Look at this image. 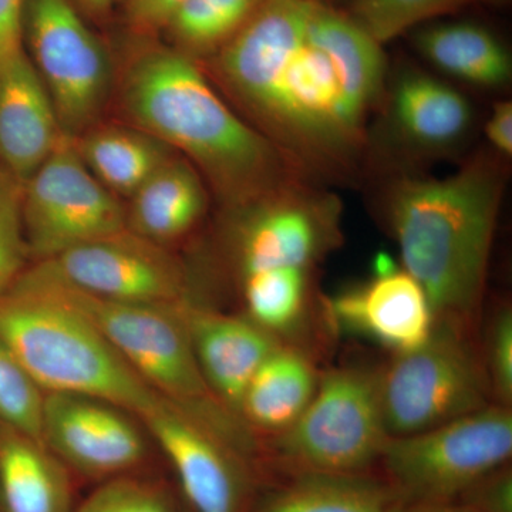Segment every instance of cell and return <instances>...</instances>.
<instances>
[{"instance_id":"34","label":"cell","mask_w":512,"mask_h":512,"mask_svg":"<svg viewBox=\"0 0 512 512\" xmlns=\"http://www.w3.org/2000/svg\"><path fill=\"white\" fill-rule=\"evenodd\" d=\"M491 146L504 158L512 156V103L501 101L494 106L493 113L485 127Z\"/></svg>"},{"instance_id":"33","label":"cell","mask_w":512,"mask_h":512,"mask_svg":"<svg viewBox=\"0 0 512 512\" xmlns=\"http://www.w3.org/2000/svg\"><path fill=\"white\" fill-rule=\"evenodd\" d=\"M183 0H130L128 18L141 30H151L167 25L175 8Z\"/></svg>"},{"instance_id":"25","label":"cell","mask_w":512,"mask_h":512,"mask_svg":"<svg viewBox=\"0 0 512 512\" xmlns=\"http://www.w3.org/2000/svg\"><path fill=\"white\" fill-rule=\"evenodd\" d=\"M477 2L497 0H352L350 18L379 45Z\"/></svg>"},{"instance_id":"27","label":"cell","mask_w":512,"mask_h":512,"mask_svg":"<svg viewBox=\"0 0 512 512\" xmlns=\"http://www.w3.org/2000/svg\"><path fill=\"white\" fill-rule=\"evenodd\" d=\"M45 396L25 367L0 342V420L13 433L43 444Z\"/></svg>"},{"instance_id":"1","label":"cell","mask_w":512,"mask_h":512,"mask_svg":"<svg viewBox=\"0 0 512 512\" xmlns=\"http://www.w3.org/2000/svg\"><path fill=\"white\" fill-rule=\"evenodd\" d=\"M218 70L299 171L348 173L386 80L383 46L326 0H258Z\"/></svg>"},{"instance_id":"37","label":"cell","mask_w":512,"mask_h":512,"mask_svg":"<svg viewBox=\"0 0 512 512\" xmlns=\"http://www.w3.org/2000/svg\"><path fill=\"white\" fill-rule=\"evenodd\" d=\"M326 2L332 3V5H336V3L342 2V0H326Z\"/></svg>"},{"instance_id":"10","label":"cell","mask_w":512,"mask_h":512,"mask_svg":"<svg viewBox=\"0 0 512 512\" xmlns=\"http://www.w3.org/2000/svg\"><path fill=\"white\" fill-rule=\"evenodd\" d=\"M25 40L60 127L69 131L82 128L106 96L110 69L103 46L69 0H26Z\"/></svg>"},{"instance_id":"6","label":"cell","mask_w":512,"mask_h":512,"mask_svg":"<svg viewBox=\"0 0 512 512\" xmlns=\"http://www.w3.org/2000/svg\"><path fill=\"white\" fill-rule=\"evenodd\" d=\"M382 363L349 362L322 370L308 409L262 441V473H376L390 436L380 396Z\"/></svg>"},{"instance_id":"2","label":"cell","mask_w":512,"mask_h":512,"mask_svg":"<svg viewBox=\"0 0 512 512\" xmlns=\"http://www.w3.org/2000/svg\"><path fill=\"white\" fill-rule=\"evenodd\" d=\"M504 184L495 160L477 157L448 177H402L390 187L386 227L434 320L480 332Z\"/></svg>"},{"instance_id":"29","label":"cell","mask_w":512,"mask_h":512,"mask_svg":"<svg viewBox=\"0 0 512 512\" xmlns=\"http://www.w3.org/2000/svg\"><path fill=\"white\" fill-rule=\"evenodd\" d=\"M480 349L495 404H512V308L503 302L481 320Z\"/></svg>"},{"instance_id":"18","label":"cell","mask_w":512,"mask_h":512,"mask_svg":"<svg viewBox=\"0 0 512 512\" xmlns=\"http://www.w3.org/2000/svg\"><path fill=\"white\" fill-rule=\"evenodd\" d=\"M473 116L463 94L423 72L403 73L390 96V126L417 153L439 154L456 147L470 131Z\"/></svg>"},{"instance_id":"35","label":"cell","mask_w":512,"mask_h":512,"mask_svg":"<svg viewBox=\"0 0 512 512\" xmlns=\"http://www.w3.org/2000/svg\"><path fill=\"white\" fill-rule=\"evenodd\" d=\"M390 512H478L460 501H397Z\"/></svg>"},{"instance_id":"8","label":"cell","mask_w":512,"mask_h":512,"mask_svg":"<svg viewBox=\"0 0 512 512\" xmlns=\"http://www.w3.org/2000/svg\"><path fill=\"white\" fill-rule=\"evenodd\" d=\"M512 409L490 404L443 426L390 437L380 476L400 501H456L495 468L510 463Z\"/></svg>"},{"instance_id":"3","label":"cell","mask_w":512,"mask_h":512,"mask_svg":"<svg viewBox=\"0 0 512 512\" xmlns=\"http://www.w3.org/2000/svg\"><path fill=\"white\" fill-rule=\"evenodd\" d=\"M124 103L147 133L194 158L232 200L251 204L299 184L295 164L239 119L181 53L141 56L127 74Z\"/></svg>"},{"instance_id":"21","label":"cell","mask_w":512,"mask_h":512,"mask_svg":"<svg viewBox=\"0 0 512 512\" xmlns=\"http://www.w3.org/2000/svg\"><path fill=\"white\" fill-rule=\"evenodd\" d=\"M417 52L437 70L461 82L498 89L512 77V59L500 37L474 22H437L413 32Z\"/></svg>"},{"instance_id":"17","label":"cell","mask_w":512,"mask_h":512,"mask_svg":"<svg viewBox=\"0 0 512 512\" xmlns=\"http://www.w3.org/2000/svg\"><path fill=\"white\" fill-rule=\"evenodd\" d=\"M62 127L50 94L26 52L0 64V161L26 183L52 154Z\"/></svg>"},{"instance_id":"14","label":"cell","mask_w":512,"mask_h":512,"mask_svg":"<svg viewBox=\"0 0 512 512\" xmlns=\"http://www.w3.org/2000/svg\"><path fill=\"white\" fill-rule=\"evenodd\" d=\"M43 446L82 476H133L147 447L140 431L109 403L69 393H46Z\"/></svg>"},{"instance_id":"19","label":"cell","mask_w":512,"mask_h":512,"mask_svg":"<svg viewBox=\"0 0 512 512\" xmlns=\"http://www.w3.org/2000/svg\"><path fill=\"white\" fill-rule=\"evenodd\" d=\"M322 369L305 350L281 343L249 382L241 419L262 441L291 429L311 404Z\"/></svg>"},{"instance_id":"28","label":"cell","mask_w":512,"mask_h":512,"mask_svg":"<svg viewBox=\"0 0 512 512\" xmlns=\"http://www.w3.org/2000/svg\"><path fill=\"white\" fill-rule=\"evenodd\" d=\"M73 512H180L160 485L136 476L104 481Z\"/></svg>"},{"instance_id":"30","label":"cell","mask_w":512,"mask_h":512,"mask_svg":"<svg viewBox=\"0 0 512 512\" xmlns=\"http://www.w3.org/2000/svg\"><path fill=\"white\" fill-rule=\"evenodd\" d=\"M22 183L0 168V291L15 284L28 248L22 225Z\"/></svg>"},{"instance_id":"31","label":"cell","mask_w":512,"mask_h":512,"mask_svg":"<svg viewBox=\"0 0 512 512\" xmlns=\"http://www.w3.org/2000/svg\"><path fill=\"white\" fill-rule=\"evenodd\" d=\"M456 501L478 512H512V468L507 463L485 474Z\"/></svg>"},{"instance_id":"20","label":"cell","mask_w":512,"mask_h":512,"mask_svg":"<svg viewBox=\"0 0 512 512\" xmlns=\"http://www.w3.org/2000/svg\"><path fill=\"white\" fill-rule=\"evenodd\" d=\"M271 477L274 483L256 491L248 512H390L399 501L379 473L293 471Z\"/></svg>"},{"instance_id":"12","label":"cell","mask_w":512,"mask_h":512,"mask_svg":"<svg viewBox=\"0 0 512 512\" xmlns=\"http://www.w3.org/2000/svg\"><path fill=\"white\" fill-rule=\"evenodd\" d=\"M251 204L235 234L241 278L291 266L315 269L342 242L335 197L299 183Z\"/></svg>"},{"instance_id":"32","label":"cell","mask_w":512,"mask_h":512,"mask_svg":"<svg viewBox=\"0 0 512 512\" xmlns=\"http://www.w3.org/2000/svg\"><path fill=\"white\" fill-rule=\"evenodd\" d=\"M26 0H0V64L26 52L23 47V12Z\"/></svg>"},{"instance_id":"24","label":"cell","mask_w":512,"mask_h":512,"mask_svg":"<svg viewBox=\"0 0 512 512\" xmlns=\"http://www.w3.org/2000/svg\"><path fill=\"white\" fill-rule=\"evenodd\" d=\"M77 150L104 187L130 195L170 160L157 138L119 128L90 134Z\"/></svg>"},{"instance_id":"7","label":"cell","mask_w":512,"mask_h":512,"mask_svg":"<svg viewBox=\"0 0 512 512\" xmlns=\"http://www.w3.org/2000/svg\"><path fill=\"white\" fill-rule=\"evenodd\" d=\"M380 396L390 437L412 436L495 404L480 332L434 320L423 346L382 363Z\"/></svg>"},{"instance_id":"16","label":"cell","mask_w":512,"mask_h":512,"mask_svg":"<svg viewBox=\"0 0 512 512\" xmlns=\"http://www.w3.org/2000/svg\"><path fill=\"white\" fill-rule=\"evenodd\" d=\"M178 309L205 382L222 406L242 421L249 382L282 342L245 315H229L192 299L178 303Z\"/></svg>"},{"instance_id":"5","label":"cell","mask_w":512,"mask_h":512,"mask_svg":"<svg viewBox=\"0 0 512 512\" xmlns=\"http://www.w3.org/2000/svg\"><path fill=\"white\" fill-rule=\"evenodd\" d=\"M0 342L46 393L92 397L143 419L168 402L82 313L16 284L0 298Z\"/></svg>"},{"instance_id":"9","label":"cell","mask_w":512,"mask_h":512,"mask_svg":"<svg viewBox=\"0 0 512 512\" xmlns=\"http://www.w3.org/2000/svg\"><path fill=\"white\" fill-rule=\"evenodd\" d=\"M22 225L28 252L45 261L77 245L126 231L127 215L63 134L26 181Z\"/></svg>"},{"instance_id":"36","label":"cell","mask_w":512,"mask_h":512,"mask_svg":"<svg viewBox=\"0 0 512 512\" xmlns=\"http://www.w3.org/2000/svg\"><path fill=\"white\" fill-rule=\"evenodd\" d=\"M82 2L92 10H106L113 0H82Z\"/></svg>"},{"instance_id":"11","label":"cell","mask_w":512,"mask_h":512,"mask_svg":"<svg viewBox=\"0 0 512 512\" xmlns=\"http://www.w3.org/2000/svg\"><path fill=\"white\" fill-rule=\"evenodd\" d=\"M32 272L104 301L173 305L191 299L180 265L127 229L67 249Z\"/></svg>"},{"instance_id":"23","label":"cell","mask_w":512,"mask_h":512,"mask_svg":"<svg viewBox=\"0 0 512 512\" xmlns=\"http://www.w3.org/2000/svg\"><path fill=\"white\" fill-rule=\"evenodd\" d=\"M205 207L207 195L191 165L168 160L134 192L127 225L148 241H168L190 231Z\"/></svg>"},{"instance_id":"15","label":"cell","mask_w":512,"mask_h":512,"mask_svg":"<svg viewBox=\"0 0 512 512\" xmlns=\"http://www.w3.org/2000/svg\"><path fill=\"white\" fill-rule=\"evenodd\" d=\"M333 330L379 343L390 356L419 349L434 326L429 298L403 268L326 298Z\"/></svg>"},{"instance_id":"22","label":"cell","mask_w":512,"mask_h":512,"mask_svg":"<svg viewBox=\"0 0 512 512\" xmlns=\"http://www.w3.org/2000/svg\"><path fill=\"white\" fill-rule=\"evenodd\" d=\"M0 494L6 512H73L69 470L42 443L0 439Z\"/></svg>"},{"instance_id":"13","label":"cell","mask_w":512,"mask_h":512,"mask_svg":"<svg viewBox=\"0 0 512 512\" xmlns=\"http://www.w3.org/2000/svg\"><path fill=\"white\" fill-rule=\"evenodd\" d=\"M140 420L170 461L194 512L249 511L261 476L245 458L173 403Z\"/></svg>"},{"instance_id":"26","label":"cell","mask_w":512,"mask_h":512,"mask_svg":"<svg viewBox=\"0 0 512 512\" xmlns=\"http://www.w3.org/2000/svg\"><path fill=\"white\" fill-rule=\"evenodd\" d=\"M258 0H183L168 20L174 35L194 49L227 43L244 25Z\"/></svg>"},{"instance_id":"4","label":"cell","mask_w":512,"mask_h":512,"mask_svg":"<svg viewBox=\"0 0 512 512\" xmlns=\"http://www.w3.org/2000/svg\"><path fill=\"white\" fill-rule=\"evenodd\" d=\"M16 284L37 289L82 313L151 389L197 420L259 471L261 440L222 406L205 382L178 309L180 302L140 305L104 301L32 271Z\"/></svg>"}]
</instances>
